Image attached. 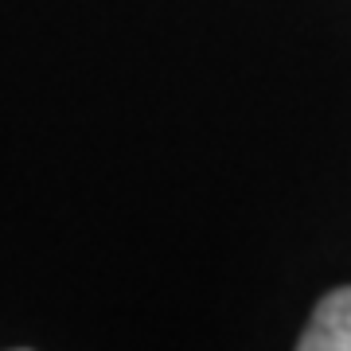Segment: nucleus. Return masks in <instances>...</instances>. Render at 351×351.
Wrapping results in <instances>:
<instances>
[{
  "label": "nucleus",
  "instance_id": "1",
  "mask_svg": "<svg viewBox=\"0 0 351 351\" xmlns=\"http://www.w3.org/2000/svg\"><path fill=\"white\" fill-rule=\"evenodd\" d=\"M301 351H351V285L328 293L297 339Z\"/></svg>",
  "mask_w": 351,
  "mask_h": 351
}]
</instances>
